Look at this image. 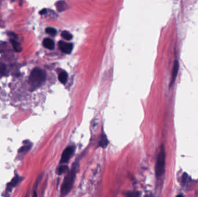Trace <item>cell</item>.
Instances as JSON below:
<instances>
[{"mask_svg":"<svg viewBox=\"0 0 198 197\" xmlns=\"http://www.w3.org/2000/svg\"><path fill=\"white\" fill-rule=\"evenodd\" d=\"M79 165V161H75L72 165L71 169L67 172L61 187L60 192L62 197L67 195L73 188Z\"/></svg>","mask_w":198,"mask_h":197,"instance_id":"cell-1","label":"cell"},{"mask_svg":"<svg viewBox=\"0 0 198 197\" xmlns=\"http://www.w3.org/2000/svg\"><path fill=\"white\" fill-rule=\"evenodd\" d=\"M67 79H68V74H67V73L64 70L62 71L59 74V81L62 83L65 84L67 82Z\"/></svg>","mask_w":198,"mask_h":197,"instance_id":"cell-11","label":"cell"},{"mask_svg":"<svg viewBox=\"0 0 198 197\" xmlns=\"http://www.w3.org/2000/svg\"><path fill=\"white\" fill-rule=\"evenodd\" d=\"M19 181H20V177L19 176H16L14 177L12 180V181L10 182V183L8 184V188H7L8 191L11 192L12 191V188L15 187L18 184V183L19 182Z\"/></svg>","mask_w":198,"mask_h":197,"instance_id":"cell-9","label":"cell"},{"mask_svg":"<svg viewBox=\"0 0 198 197\" xmlns=\"http://www.w3.org/2000/svg\"><path fill=\"white\" fill-rule=\"evenodd\" d=\"M178 62L177 60H175L174 62V65H173V71H172V81L170 82V85L173 84V83L175 81V79L177 76V74L178 70Z\"/></svg>","mask_w":198,"mask_h":197,"instance_id":"cell-7","label":"cell"},{"mask_svg":"<svg viewBox=\"0 0 198 197\" xmlns=\"http://www.w3.org/2000/svg\"><path fill=\"white\" fill-rule=\"evenodd\" d=\"M176 197H183V195H177Z\"/></svg>","mask_w":198,"mask_h":197,"instance_id":"cell-21","label":"cell"},{"mask_svg":"<svg viewBox=\"0 0 198 197\" xmlns=\"http://www.w3.org/2000/svg\"><path fill=\"white\" fill-rule=\"evenodd\" d=\"M109 142L107 139L106 135L104 133H103L101 135V138L99 143V146L102 148L103 149H105L108 145H109Z\"/></svg>","mask_w":198,"mask_h":197,"instance_id":"cell-6","label":"cell"},{"mask_svg":"<svg viewBox=\"0 0 198 197\" xmlns=\"http://www.w3.org/2000/svg\"><path fill=\"white\" fill-rule=\"evenodd\" d=\"M11 43H12L14 49L15 50V51H22V48L21 46V45L19 44V42H16L15 40H11Z\"/></svg>","mask_w":198,"mask_h":197,"instance_id":"cell-13","label":"cell"},{"mask_svg":"<svg viewBox=\"0 0 198 197\" xmlns=\"http://www.w3.org/2000/svg\"><path fill=\"white\" fill-rule=\"evenodd\" d=\"M69 171V168L66 165H62L59 167L57 169V173L59 175L68 172Z\"/></svg>","mask_w":198,"mask_h":197,"instance_id":"cell-12","label":"cell"},{"mask_svg":"<svg viewBox=\"0 0 198 197\" xmlns=\"http://www.w3.org/2000/svg\"><path fill=\"white\" fill-rule=\"evenodd\" d=\"M59 46L61 51L66 54H70L73 50V44L60 41L59 42Z\"/></svg>","mask_w":198,"mask_h":197,"instance_id":"cell-5","label":"cell"},{"mask_svg":"<svg viewBox=\"0 0 198 197\" xmlns=\"http://www.w3.org/2000/svg\"><path fill=\"white\" fill-rule=\"evenodd\" d=\"M75 148H76L75 146H69L64 149L62 154V157L60 161V164L63 165L64 164H66L68 162L70 159L74 155L75 151Z\"/></svg>","mask_w":198,"mask_h":197,"instance_id":"cell-4","label":"cell"},{"mask_svg":"<svg viewBox=\"0 0 198 197\" xmlns=\"http://www.w3.org/2000/svg\"><path fill=\"white\" fill-rule=\"evenodd\" d=\"M166 152L164 145H162L158 154L155 166V174L156 177L163 175L165 171Z\"/></svg>","mask_w":198,"mask_h":197,"instance_id":"cell-3","label":"cell"},{"mask_svg":"<svg viewBox=\"0 0 198 197\" xmlns=\"http://www.w3.org/2000/svg\"><path fill=\"white\" fill-rule=\"evenodd\" d=\"M44 46L49 50H53L55 47V42L50 38H45L43 41Z\"/></svg>","mask_w":198,"mask_h":197,"instance_id":"cell-8","label":"cell"},{"mask_svg":"<svg viewBox=\"0 0 198 197\" xmlns=\"http://www.w3.org/2000/svg\"><path fill=\"white\" fill-rule=\"evenodd\" d=\"M189 179V176L188 175L184 172L182 176V179H181V183L183 185H185L187 183V182Z\"/></svg>","mask_w":198,"mask_h":197,"instance_id":"cell-19","label":"cell"},{"mask_svg":"<svg viewBox=\"0 0 198 197\" xmlns=\"http://www.w3.org/2000/svg\"><path fill=\"white\" fill-rule=\"evenodd\" d=\"M62 36L65 40L67 41H70L71 40H72V38H73V35H72L69 32L66 31H64L62 33Z\"/></svg>","mask_w":198,"mask_h":197,"instance_id":"cell-17","label":"cell"},{"mask_svg":"<svg viewBox=\"0 0 198 197\" xmlns=\"http://www.w3.org/2000/svg\"><path fill=\"white\" fill-rule=\"evenodd\" d=\"M125 195L126 197H141V193L138 191H128Z\"/></svg>","mask_w":198,"mask_h":197,"instance_id":"cell-15","label":"cell"},{"mask_svg":"<svg viewBox=\"0 0 198 197\" xmlns=\"http://www.w3.org/2000/svg\"><path fill=\"white\" fill-rule=\"evenodd\" d=\"M7 73V69L5 64L0 62V76H5Z\"/></svg>","mask_w":198,"mask_h":197,"instance_id":"cell-14","label":"cell"},{"mask_svg":"<svg viewBox=\"0 0 198 197\" xmlns=\"http://www.w3.org/2000/svg\"><path fill=\"white\" fill-rule=\"evenodd\" d=\"M45 32L47 34H49V35H50L52 36L56 35L57 32H58L56 29H55V28H53V27H48V28H46V30H45Z\"/></svg>","mask_w":198,"mask_h":197,"instance_id":"cell-16","label":"cell"},{"mask_svg":"<svg viewBox=\"0 0 198 197\" xmlns=\"http://www.w3.org/2000/svg\"><path fill=\"white\" fill-rule=\"evenodd\" d=\"M46 80L45 71L40 68H34L31 72L28 79V83L31 88V90L39 88Z\"/></svg>","mask_w":198,"mask_h":197,"instance_id":"cell-2","label":"cell"},{"mask_svg":"<svg viewBox=\"0 0 198 197\" xmlns=\"http://www.w3.org/2000/svg\"><path fill=\"white\" fill-rule=\"evenodd\" d=\"M46 13V9H42L41 11L40 12V13L41 14H45Z\"/></svg>","mask_w":198,"mask_h":197,"instance_id":"cell-20","label":"cell"},{"mask_svg":"<svg viewBox=\"0 0 198 197\" xmlns=\"http://www.w3.org/2000/svg\"><path fill=\"white\" fill-rule=\"evenodd\" d=\"M31 144L30 142H27V144L25 146H22L19 149V153H22V152H27V151L31 149Z\"/></svg>","mask_w":198,"mask_h":197,"instance_id":"cell-18","label":"cell"},{"mask_svg":"<svg viewBox=\"0 0 198 197\" xmlns=\"http://www.w3.org/2000/svg\"><path fill=\"white\" fill-rule=\"evenodd\" d=\"M56 8L59 12L66 11L68 8V5L65 1H59L56 3Z\"/></svg>","mask_w":198,"mask_h":197,"instance_id":"cell-10","label":"cell"}]
</instances>
